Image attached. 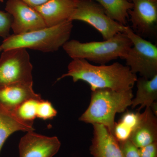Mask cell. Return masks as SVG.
<instances>
[{
    "instance_id": "7",
    "label": "cell",
    "mask_w": 157,
    "mask_h": 157,
    "mask_svg": "<svg viewBox=\"0 0 157 157\" xmlns=\"http://www.w3.org/2000/svg\"><path fill=\"white\" fill-rule=\"evenodd\" d=\"M70 21L77 20L91 25L102 35L104 40L124 33L126 26L110 18L103 7L93 0H76V7Z\"/></svg>"
},
{
    "instance_id": "26",
    "label": "cell",
    "mask_w": 157,
    "mask_h": 157,
    "mask_svg": "<svg viewBox=\"0 0 157 157\" xmlns=\"http://www.w3.org/2000/svg\"><path fill=\"white\" fill-rule=\"evenodd\" d=\"M2 51V48H1V47H0V52Z\"/></svg>"
},
{
    "instance_id": "9",
    "label": "cell",
    "mask_w": 157,
    "mask_h": 157,
    "mask_svg": "<svg viewBox=\"0 0 157 157\" xmlns=\"http://www.w3.org/2000/svg\"><path fill=\"white\" fill-rule=\"evenodd\" d=\"M60 146L57 137H48L31 131L21 139L18 145L19 157H52Z\"/></svg>"
},
{
    "instance_id": "13",
    "label": "cell",
    "mask_w": 157,
    "mask_h": 157,
    "mask_svg": "<svg viewBox=\"0 0 157 157\" xmlns=\"http://www.w3.org/2000/svg\"><path fill=\"white\" fill-rule=\"evenodd\" d=\"M32 98L42 99L40 94L34 91L33 84L16 83L0 87V106L10 112Z\"/></svg>"
},
{
    "instance_id": "2",
    "label": "cell",
    "mask_w": 157,
    "mask_h": 157,
    "mask_svg": "<svg viewBox=\"0 0 157 157\" xmlns=\"http://www.w3.org/2000/svg\"><path fill=\"white\" fill-rule=\"evenodd\" d=\"M133 98L132 89H99L92 91L89 105L78 120L92 125H103L112 134L116 114L125 112L132 106Z\"/></svg>"
},
{
    "instance_id": "1",
    "label": "cell",
    "mask_w": 157,
    "mask_h": 157,
    "mask_svg": "<svg viewBox=\"0 0 157 157\" xmlns=\"http://www.w3.org/2000/svg\"><path fill=\"white\" fill-rule=\"evenodd\" d=\"M71 77L74 82L81 80L88 83L92 91L110 89L116 91L132 89L137 79L127 66L116 62L109 65L95 66L84 59H73L68 66V72L57 81Z\"/></svg>"
},
{
    "instance_id": "3",
    "label": "cell",
    "mask_w": 157,
    "mask_h": 157,
    "mask_svg": "<svg viewBox=\"0 0 157 157\" xmlns=\"http://www.w3.org/2000/svg\"><path fill=\"white\" fill-rule=\"evenodd\" d=\"M132 45V41L126 34L122 33L101 42L82 43L76 40H70L63 47L71 58L84 59L105 65L118 58L124 59Z\"/></svg>"
},
{
    "instance_id": "21",
    "label": "cell",
    "mask_w": 157,
    "mask_h": 157,
    "mask_svg": "<svg viewBox=\"0 0 157 157\" xmlns=\"http://www.w3.org/2000/svg\"><path fill=\"white\" fill-rule=\"evenodd\" d=\"M140 115V113L139 111L133 112L127 111L122 116L119 121L128 127L133 132L139 123Z\"/></svg>"
},
{
    "instance_id": "19",
    "label": "cell",
    "mask_w": 157,
    "mask_h": 157,
    "mask_svg": "<svg viewBox=\"0 0 157 157\" xmlns=\"http://www.w3.org/2000/svg\"><path fill=\"white\" fill-rule=\"evenodd\" d=\"M57 114V111L50 102L43 99L39 101L37 109V118L44 121L52 119Z\"/></svg>"
},
{
    "instance_id": "24",
    "label": "cell",
    "mask_w": 157,
    "mask_h": 157,
    "mask_svg": "<svg viewBox=\"0 0 157 157\" xmlns=\"http://www.w3.org/2000/svg\"><path fill=\"white\" fill-rule=\"evenodd\" d=\"M27 5L33 8L41 6L49 0H20Z\"/></svg>"
},
{
    "instance_id": "16",
    "label": "cell",
    "mask_w": 157,
    "mask_h": 157,
    "mask_svg": "<svg viewBox=\"0 0 157 157\" xmlns=\"http://www.w3.org/2000/svg\"><path fill=\"white\" fill-rule=\"evenodd\" d=\"M35 129L33 125L20 120L13 112L0 106V152L7 138L17 131L31 132Z\"/></svg>"
},
{
    "instance_id": "23",
    "label": "cell",
    "mask_w": 157,
    "mask_h": 157,
    "mask_svg": "<svg viewBox=\"0 0 157 157\" xmlns=\"http://www.w3.org/2000/svg\"><path fill=\"white\" fill-rule=\"evenodd\" d=\"M140 157H157V141L138 148Z\"/></svg>"
},
{
    "instance_id": "22",
    "label": "cell",
    "mask_w": 157,
    "mask_h": 157,
    "mask_svg": "<svg viewBox=\"0 0 157 157\" xmlns=\"http://www.w3.org/2000/svg\"><path fill=\"white\" fill-rule=\"evenodd\" d=\"M119 143L123 157H140L138 148L130 140Z\"/></svg>"
},
{
    "instance_id": "10",
    "label": "cell",
    "mask_w": 157,
    "mask_h": 157,
    "mask_svg": "<svg viewBox=\"0 0 157 157\" xmlns=\"http://www.w3.org/2000/svg\"><path fill=\"white\" fill-rule=\"evenodd\" d=\"M133 5L128 11L133 29L139 33L148 35L157 23V0H130Z\"/></svg>"
},
{
    "instance_id": "12",
    "label": "cell",
    "mask_w": 157,
    "mask_h": 157,
    "mask_svg": "<svg viewBox=\"0 0 157 157\" xmlns=\"http://www.w3.org/2000/svg\"><path fill=\"white\" fill-rule=\"evenodd\" d=\"M76 7V0H49L34 8L47 27L54 26L70 21Z\"/></svg>"
},
{
    "instance_id": "4",
    "label": "cell",
    "mask_w": 157,
    "mask_h": 157,
    "mask_svg": "<svg viewBox=\"0 0 157 157\" xmlns=\"http://www.w3.org/2000/svg\"><path fill=\"white\" fill-rule=\"evenodd\" d=\"M73 21H67L58 25L19 35H10L4 39L0 47L2 51L23 48L54 52L64 45L73 29Z\"/></svg>"
},
{
    "instance_id": "5",
    "label": "cell",
    "mask_w": 157,
    "mask_h": 157,
    "mask_svg": "<svg viewBox=\"0 0 157 157\" xmlns=\"http://www.w3.org/2000/svg\"><path fill=\"white\" fill-rule=\"evenodd\" d=\"M124 33L132 43L124 58L131 72L148 79L157 75V46L135 33L129 26H126Z\"/></svg>"
},
{
    "instance_id": "6",
    "label": "cell",
    "mask_w": 157,
    "mask_h": 157,
    "mask_svg": "<svg viewBox=\"0 0 157 157\" xmlns=\"http://www.w3.org/2000/svg\"><path fill=\"white\" fill-rule=\"evenodd\" d=\"M0 57V87L16 83L33 84V67L25 48L3 51Z\"/></svg>"
},
{
    "instance_id": "8",
    "label": "cell",
    "mask_w": 157,
    "mask_h": 157,
    "mask_svg": "<svg viewBox=\"0 0 157 157\" xmlns=\"http://www.w3.org/2000/svg\"><path fill=\"white\" fill-rule=\"evenodd\" d=\"M5 9L13 18L11 29L15 35L47 27L39 12L20 0H8Z\"/></svg>"
},
{
    "instance_id": "15",
    "label": "cell",
    "mask_w": 157,
    "mask_h": 157,
    "mask_svg": "<svg viewBox=\"0 0 157 157\" xmlns=\"http://www.w3.org/2000/svg\"><path fill=\"white\" fill-rule=\"evenodd\" d=\"M137 90L135 98L132 101V108L140 105L137 111L150 107L157 100V75L151 78L140 77L136 82Z\"/></svg>"
},
{
    "instance_id": "11",
    "label": "cell",
    "mask_w": 157,
    "mask_h": 157,
    "mask_svg": "<svg viewBox=\"0 0 157 157\" xmlns=\"http://www.w3.org/2000/svg\"><path fill=\"white\" fill-rule=\"evenodd\" d=\"M93 137L90 151L92 157H123L119 143L104 125L93 124Z\"/></svg>"
},
{
    "instance_id": "17",
    "label": "cell",
    "mask_w": 157,
    "mask_h": 157,
    "mask_svg": "<svg viewBox=\"0 0 157 157\" xmlns=\"http://www.w3.org/2000/svg\"><path fill=\"white\" fill-rule=\"evenodd\" d=\"M101 5L106 14L112 19L126 25L128 11L133 5L128 0H93Z\"/></svg>"
},
{
    "instance_id": "14",
    "label": "cell",
    "mask_w": 157,
    "mask_h": 157,
    "mask_svg": "<svg viewBox=\"0 0 157 157\" xmlns=\"http://www.w3.org/2000/svg\"><path fill=\"white\" fill-rule=\"evenodd\" d=\"M157 116L150 107H146L144 112L140 113L139 123L130 138L137 148L157 141Z\"/></svg>"
},
{
    "instance_id": "25",
    "label": "cell",
    "mask_w": 157,
    "mask_h": 157,
    "mask_svg": "<svg viewBox=\"0 0 157 157\" xmlns=\"http://www.w3.org/2000/svg\"><path fill=\"white\" fill-rule=\"evenodd\" d=\"M152 111L154 113L155 115L157 116V102H155L151 104L150 107Z\"/></svg>"
},
{
    "instance_id": "18",
    "label": "cell",
    "mask_w": 157,
    "mask_h": 157,
    "mask_svg": "<svg viewBox=\"0 0 157 157\" xmlns=\"http://www.w3.org/2000/svg\"><path fill=\"white\" fill-rule=\"evenodd\" d=\"M40 100L41 99L34 98L29 99L20 105L12 112L21 121L33 125L34 121L37 118V107Z\"/></svg>"
},
{
    "instance_id": "27",
    "label": "cell",
    "mask_w": 157,
    "mask_h": 157,
    "mask_svg": "<svg viewBox=\"0 0 157 157\" xmlns=\"http://www.w3.org/2000/svg\"><path fill=\"white\" fill-rule=\"evenodd\" d=\"M3 1H4V0H0V2H2Z\"/></svg>"
},
{
    "instance_id": "20",
    "label": "cell",
    "mask_w": 157,
    "mask_h": 157,
    "mask_svg": "<svg viewBox=\"0 0 157 157\" xmlns=\"http://www.w3.org/2000/svg\"><path fill=\"white\" fill-rule=\"evenodd\" d=\"M13 21L12 16L8 12L0 11V37L7 38L10 36V29Z\"/></svg>"
}]
</instances>
